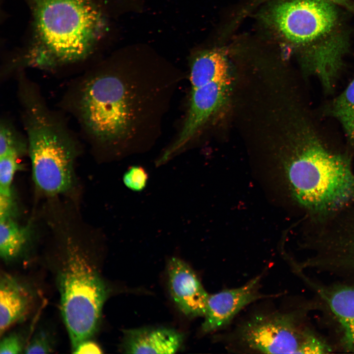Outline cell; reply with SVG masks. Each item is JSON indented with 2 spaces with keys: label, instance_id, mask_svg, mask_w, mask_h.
I'll return each mask as SVG.
<instances>
[{
  "label": "cell",
  "instance_id": "cell-1",
  "mask_svg": "<svg viewBox=\"0 0 354 354\" xmlns=\"http://www.w3.org/2000/svg\"><path fill=\"white\" fill-rule=\"evenodd\" d=\"M281 165L291 198L313 222H323L354 205L351 155L330 149L307 123L292 138Z\"/></svg>",
  "mask_w": 354,
  "mask_h": 354
},
{
  "label": "cell",
  "instance_id": "cell-2",
  "mask_svg": "<svg viewBox=\"0 0 354 354\" xmlns=\"http://www.w3.org/2000/svg\"><path fill=\"white\" fill-rule=\"evenodd\" d=\"M40 43L30 56L39 67H53L86 57L105 28L89 0H32Z\"/></svg>",
  "mask_w": 354,
  "mask_h": 354
},
{
  "label": "cell",
  "instance_id": "cell-3",
  "mask_svg": "<svg viewBox=\"0 0 354 354\" xmlns=\"http://www.w3.org/2000/svg\"><path fill=\"white\" fill-rule=\"evenodd\" d=\"M32 175L43 193L68 191L74 181L76 152L71 139L31 91L23 94Z\"/></svg>",
  "mask_w": 354,
  "mask_h": 354
},
{
  "label": "cell",
  "instance_id": "cell-4",
  "mask_svg": "<svg viewBox=\"0 0 354 354\" xmlns=\"http://www.w3.org/2000/svg\"><path fill=\"white\" fill-rule=\"evenodd\" d=\"M65 244L58 281L61 314L73 350L96 330L107 292L78 243L69 237Z\"/></svg>",
  "mask_w": 354,
  "mask_h": 354
},
{
  "label": "cell",
  "instance_id": "cell-5",
  "mask_svg": "<svg viewBox=\"0 0 354 354\" xmlns=\"http://www.w3.org/2000/svg\"><path fill=\"white\" fill-rule=\"evenodd\" d=\"M125 87L113 75L97 76L84 84L79 102L81 118L97 140L111 142L124 134L131 113Z\"/></svg>",
  "mask_w": 354,
  "mask_h": 354
},
{
  "label": "cell",
  "instance_id": "cell-6",
  "mask_svg": "<svg viewBox=\"0 0 354 354\" xmlns=\"http://www.w3.org/2000/svg\"><path fill=\"white\" fill-rule=\"evenodd\" d=\"M239 338L249 348L263 353L318 354L331 351L293 312L256 316L240 327Z\"/></svg>",
  "mask_w": 354,
  "mask_h": 354
},
{
  "label": "cell",
  "instance_id": "cell-7",
  "mask_svg": "<svg viewBox=\"0 0 354 354\" xmlns=\"http://www.w3.org/2000/svg\"><path fill=\"white\" fill-rule=\"evenodd\" d=\"M337 18L326 0H295L276 5L271 19L278 30L295 43L311 41L327 33Z\"/></svg>",
  "mask_w": 354,
  "mask_h": 354
},
{
  "label": "cell",
  "instance_id": "cell-8",
  "mask_svg": "<svg viewBox=\"0 0 354 354\" xmlns=\"http://www.w3.org/2000/svg\"><path fill=\"white\" fill-rule=\"evenodd\" d=\"M260 279L259 276L241 287L209 295L202 330L210 332L225 326L244 307L264 297L258 291Z\"/></svg>",
  "mask_w": 354,
  "mask_h": 354
},
{
  "label": "cell",
  "instance_id": "cell-9",
  "mask_svg": "<svg viewBox=\"0 0 354 354\" xmlns=\"http://www.w3.org/2000/svg\"><path fill=\"white\" fill-rule=\"evenodd\" d=\"M168 274L170 291L179 310L188 317L204 316L209 295L194 271L182 260L173 257Z\"/></svg>",
  "mask_w": 354,
  "mask_h": 354
},
{
  "label": "cell",
  "instance_id": "cell-10",
  "mask_svg": "<svg viewBox=\"0 0 354 354\" xmlns=\"http://www.w3.org/2000/svg\"><path fill=\"white\" fill-rule=\"evenodd\" d=\"M307 281L325 303L338 323L343 350L354 353V283L325 286Z\"/></svg>",
  "mask_w": 354,
  "mask_h": 354
},
{
  "label": "cell",
  "instance_id": "cell-11",
  "mask_svg": "<svg viewBox=\"0 0 354 354\" xmlns=\"http://www.w3.org/2000/svg\"><path fill=\"white\" fill-rule=\"evenodd\" d=\"M125 350L129 354H173L180 347L182 335L169 328H141L126 331Z\"/></svg>",
  "mask_w": 354,
  "mask_h": 354
},
{
  "label": "cell",
  "instance_id": "cell-12",
  "mask_svg": "<svg viewBox=\"0 0 354 354\" xmlns=\"http://www.w3.org/2000/svg\"><path fill=\"white\" fill-rule=\"evenodd\" d=\"M31 300L27 288L8 273L0 280V333L1 336L27 313Z\"/></svg>",
  "mask_w": 354,
  "mask_h": 354
},
{
  "label": "cell",
  "instance_id": "cell-13",
  "mask_svg": "<svg viewBox=\"0 0 354 354\" xmlns=\"http://www.w3.org/2000/svg\"><path fill=\"white\" fill-rule=\"evenodd\" d=\"M190 79L192 87L207 82L230 79L225 54L213 50L198 55L192 63Z\"/></svg>",
  "mask_w": 354,
  "mask_h": 354
},
{
  "label": "cell",
  "instance_id": "cell-14",
  "mask_svg": "<svg viewBox=\"0 0 354 354\" xmlns=\"http://www.w3.org/2000/svg\"><path fill=\"white\" fill-rule=\"evenodd\" d=\"M14 218L13 216L0 217V255L6 262L20 255L31 236L29 225L19 224Z\"/></svg>",
  "mask_w": 354,
  "mask_h": 354
},
{
  "label": "cell",
  "instance_id": "cell-15",
  "mask_svg": "<svg viewBox=\"0 0 354 354\" xmlns=\"http://www.w3.org/2000/svg\"><path fill=\"white\" fill-rule=\"evenodd\" d=\"M329 114L341 124L347 142L354 149V79L331 103Z\"/></svg>",
  "mask_w": 354,
  "mask_h": 354
},
{
  "label": "cell",
  "instance_id": "cell-16",
  "mask_svg": "<svg viewBox=\"0 0 354 354\" xmlns=\"http://www.w3.org/2000/svg\"><path fill=\"white\" fill-rule=\"evenodd\" d=\"M149 176L142 166L134 165L127 169L122 177L124 185L128 189L135 192L143 191L147 186Z\"/></svg>",
  "mask_w": 354,
  "mask_h": 354
},
{
  "label": "cell",
  "instance_id": "cell-17",
  "mask_svg": "<svg viewBox=\"0 0 354 354\" xmlns=\"http://www.w3.org/2000/svg\"><path fill=\"white\" fill-rule=\"evenodd\" d=\"M54 350L53 343L50 336L41 330L36 333L28 345L25 347V354H47Z\"/></svg>",
  "mask_w": 354,
  "mask_h": 354
},
{
  "label": "cell",
  "instance_id": "cell-18",
  "mask_svg": "<svg viewBox=\"0 0 354 354\" xmlns=\"http://www.w3.org/2000/svg\"><path fill=\"white\" fill-rule=\"evenodd\" d=\"M22 339L16 333H11L5 336L0 341V354H20L24 350Z\"/></svg>",
  "mask_w": 354,
  "mask_h": 354
},
{
  "label": "cell",
  "instance_id": "cell-19",
  "mask_svg": "<svg viewBox=\"0 0 354 354\" xmlns=\"http://www.w3.org/2000/svg\"><path fill=\"white\" fill-rule=\"evenodd\" d=\"M74 354H101V348L95 342L89 339L80 343L74 350Z\"/></svg>",
  "mask_w": 354,
  "mask_h": 354
},
{
  "label": "cell",
  "instance_id": "cell-20",
  "mask_svg": "<svg viewBox=\"0 0 354 354\" xmlns=\"http://www.w3.org/2000/svg\"><path fill=\"white\" fill-rule=\"evenodd\" d=\"M329 0L336 1V2H343L344 1H345L346 0Z\"/></svg>",
  "mask_w": 354,
  "mask_h": 354
}]
</instances>
